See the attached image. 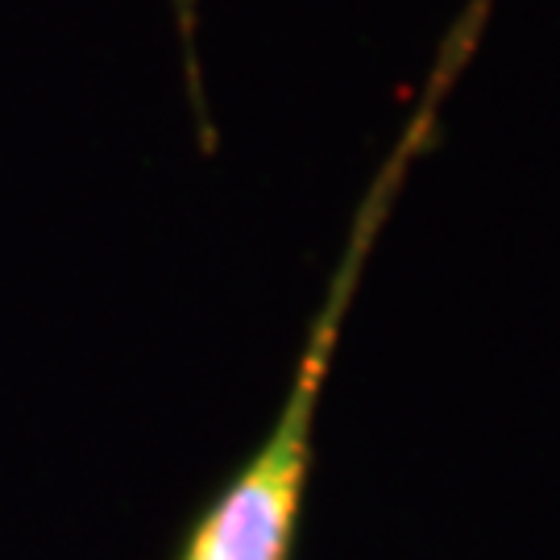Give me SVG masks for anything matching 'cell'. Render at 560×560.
Masks as SVG:
<instances>
[{"label": "cell", "mask_w": 560, "mask_h": 560, "mask_svg": "<svg viewBox=\"0 0 560 560\" xmlns=\"http://www.w3.org/2000/svg\"><path fill=\"white\" fill-rule=\"evenodd\" d=\"M490 9H494V0H469L465 13L453 21V30L444 34L441 55H436V67L423 83L420 101H416L395 150L382 159L378 175L365 187L358 212H353L345 254L328 279L320 312L307 328L279 420L266 432V441L254 448V457L245 460L217 490V499L191 520L175 560H295L303 502H307L312 465H316L320 390L328 370H332V353H337L345 320H349L365 261H370L382 229L395 212L402 183L411 175V166L423 159V150L441 138V108L453 92V83L460 80L465 62L474 59V50L481 46Z\"/></svg>", "instance_id": "6da1fadb"}, {"label": "cell", "mask_w": 560, "mask_h": 560, "mask_svg": "<svg viewBox=\"0 0 560 560\" xmlns=\"http://www.w3.org/2000/svg\"><path fill=\"white\" fill-rule=\"evenodd\" d=\"M175 9H179V34H183V46H187L191 92H200V83H196V46H191V34H196V0H175Z\"/></svg>", "instance_id": "7a4b0ae2"}]
</instances>
